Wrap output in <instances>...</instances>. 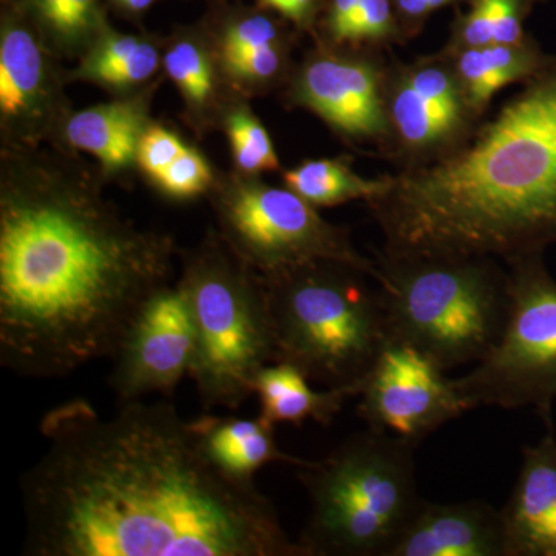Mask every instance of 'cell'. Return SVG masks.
I'll return each instance as SVG.
<instances>
[{
	"label": "cell",
	"mask_w": 556,
	"mask_h": 556,
	"mask_svg": "<svg viewBox=\"0 0 556 556\" xmlns=\"http://www.w3.org/2000/svg\"><path fill=\"white\" fill-rule=\"evenodd\" d=\"M223 223L240 260L262 276L305 263H345L378 281V260L354 248L346 230L329 225L292 189L248 185L223 201Z\"/></svg>",
	"instance_id": "9c48e42d"
},
{
	"label": "cell",
	"mask_w": 556,
	"mask_h": 556,
	"mask_svg": "<svg viewBox=\"0 0 556 556\" xmlns=\"http://www.w3.org/2000/svg\"><path fill=\"white\" fill-rule=\"evenodd\" d=\"M262 2L303 27L313 21L320 0H262Z\"/></svg>",
	"instance_id": "d6a6232c"
},
{
	"label": "cell",
	"mask_w": 556,
	"mask_h": 556,
	"mask_svg": "<svg viewBox=\"0 0 556 556\" xmlns=\"http://www.w3.org/2000/svg\"><path fill=\"white\" fill-rule=\"evenodd\" d=\"M361 0H331L329 5L327 27L329 36L336 43L342 46L343 36L350 27Z\"/></svg>",
	"instance_id": "1f68e13d"
},
{
	"label": "cell",
	"mask_w": 556,
	"mask_h": 556,
	"mask_svg": "<svg viewBox=\"0 0 556 556\" xmlns=\"http://www.w3.org/2000/svg\"><path fill=\"white\" fill-rule=\"evenodd\" d=\"M345 263H305L262 276L274 362L327 388L362 391L390 334L378 283Z\"/></svg>",
	"instance_id": "277c9868"
},
{
	"label": "cell",
	"mask_w": 556,
	"mask_h": 556,
	"mask_svg": "<svg viewBox=\"0 0 556 556\" xmlns=\"http://www.w3.org/2000/svg\"><path fill=\"white\" fill-rule=\"evenodd\" d=\"M208 459L230 477L254 481L255 473L269 464L300 467L306 459L288 455L278 447L274 426L257 419L203 415L190 422Z\"/></svg>",
	"instance_id": "2e32d148"
},
{
	"label": "cell",
	"mask_w": 556,
	"mask_h": 556,
	"mask_svg": "<svg viewBox=\"0 0 556 556\" xmlns=\"http://www.w3.org/2000/svg\"><path fill=\"white\" fill-rule=\"evenodd\" d=\"M170 241L79 197L21 193L0 215V365L22 378L112 358L167 287Z\"/></svg>",
	"instance_id": "7a4b0ae2"
},
{
	"label": "cell",
	"mask_w": 556,
	"mask_h": 556,
	"mask_svg": "<svg viewBox=\"0 0 556 556\" xmlns=\"http://www.w3.org/2000/svg\"><path fill=\"white\" fill-rule=\"evenodd\" d=\"M404 39L415 38L422 30L431 14L445 7L457 5L466 0H391Z\"/></svg>",
	"instance_id": "4dcf8cb0"
},
{
	"label": "cell",
	"mask_w": 556,
	"mask_h": 556,
	"mask_svg": "<svg viewBox=\"0 0 556 556\" xmlns=\"http://www.w3.org/2000/svg\"><path fill=\"white\" fill-rule=\"evenodd\" d=\"M233 75L241 76L249 80H268L276 78L278 72L283 67V51L280 42L270 43L254 50L240 60L226 65Z\"/></svg>",
	"instance_id": "f546056e"
},
{
	"label": "cell",
	"mask_w": 556,
	"mask_h": 556,
	"mask_svg": "<svg viewBox=\"0 0 556 556\" xmlns=\"http://www.w3.org/2000/svg\"><path fill=\"white\" fill-rule=\"evenodd\" d=\"M506 556H556V434L522 452L514 492L501 510Z\"/></svg>",
	"instance_id": "5bb4252c"
},
{
	"label": "cell",
	"mask_w": 556,
	"mask_h": 556,
	"mask_svg": "<svg viewBox=\"0 0 556 556\" xmlns=\"http://www.w3.org/2000/svg\"><path fill=\"white\" fill-rule=\"evenodd\" d=\"M98 0H39L46 21L67 39L80 38L93 28Z\"/></svg>",
	"instance_id": "4316f807"
},
{
	"label": "cell",
	"mask_w": 556,
	"mask_h": 556,
	"mask_svg": "<svg viewBox=\"0 0 556 556\" xmlns=\"http://www.w3.org/2000/svg\"><path fill=\"white\" fill-rule=\"evenodd\" d=\"M278 42H280V31L268 17L252 16L237 22L223 39L225 64L228 65L254 50Z\"/></svg>",
	"instance_id": "83f0119b"
},
{
	"label": "cell",
	"mask_w": 556,
	"mask_h": 556,
	"mask_svg": "<svg viewBox=\"0 0 556 556\" xmlns=\"http://www.w3.org/2000/svg\"><path fill=\"white\" fill-rule=\"evenodd\" d=\"M21 478L30 556H305L254 481L215 466L167 401L102 417L83 399L40 422Z\"/></svg>",
	"instance_id": "6da1fadb"
},
{
	"label": "cell",
	"mask_w": 556,
	"mask_h": 556,
	"mask_svg": "<svg viewBox=\"0 0 556 556\" xmlns=\"http://www.w3.org/2000/svg\"><path fill=\"white\" fill-rule=\"evenodd\" d=\"M447 56L468 108L478 121L484 119L501 90L526 83L552 60L530 35L522 42L486 43Z\"/></svg>",
	"instance_id": "9a60e30c"
},
{
	"label": "cell",
	"mask_w": 556,
	"mask_h": 556,
	"mask_svg": "<svg viewBox=\"0 0 556 556\" xmlns=\"http://www.w3.org/2000/svg\"><path fill=\"white\" fill-rule=\"evenodd\" d=\"M388 64L378 53L320 51L295 79V102L343 137L390 149L386 86Z\"/></svg>",
	"instance_id": "7c38bea8"
},
{
	"label": "cell",
	"mask_w": 556,
	"mask_h": 556,
	"mask_svg": "<svg viewBox=\"0 0 556 556\" xmlns=\"http://www.w3.org/2000/svg\"><path fill=\"white\" fill-rule=\"evenodd\" d=\"M394 257L507 262L556 244V56L447 155L368 201Z\"/></svg>",
	"instance_id": "3957f363"
},
{
	"label": "cell",
	"mask_w": 556,
	"mask_h": 556,
	"mask_svg": "<svg viewBox=\"0 0 556 556\" xmlns=\"http://www.w3.org/2000/svg\"><path fill=\"white\" fill-rule=\"evenodd\" d=\"M185 150L186 146L170 131L161 129V127H150L139 139L137 156L142 169L156 178Z\"/></svg>",
	"instance_id": "f1b7e54d"
},
{
	"label": "cell",
	"mask_w": 556,
	"mask_h": 556,
	"mask_svg": "<svg viewBox=\"0 0 556 556\" xmlns=\"http://www.w3.org/2000/svg\"><path fill=\"white\" fill-rule=\"evenodd\" d=\"M159 68V51L134 36L102 39L80 65V76L115 87L134 86Z\"/></svg>",
	"instance_id": "7402d4cb"
},
{
	"label": "cell",
	"mask_w": 556,
	"mask_h": 556,
	"mask_svg": "<svg viewBox=\"0 0 556 556\" xmlns=\"http://www.w3.org/2000/svg\"><path fill=\"white\" fill-rule=\"evenodd\" d=\"M43 61L30 33L11 28L0 42V108L17 116L31 108L42 90Z\"/></svg>",
	"instance_id": "44dd1931"
},
{
	"label": "cell",
	"mask_w": 556,
	"mask_h": 556,
	"mask_svg": "<svg viewBox=\"0 0 556 556\" xmlns=\"http://www.w3.org/2000/svg\"><path fill=\"white\" fill-rule=\"evenodd\" d=\"M417 442L367 428L320 460L298 467L309 518L298 543L305 556H388L415 517Z\"/></svg>",
	"instance_id": "5b68a950"
},
{
	"label": "cell",
	"mask_w": 556,
	"mask_h": 556,
	"mask_svg": "<svg viewBox=\"0 0 556 556\" xmlns=\"http://www.w3.org/2000/svg\"><path fill=\"white\" fill-rule=\"evenodd\" d=\"M467 10L457 11L448 42L442 53L475 49L486 43H518L529 38L525 25L543 0H466Z\"/></svg>",
	"instance_id": "d6986e66"
},
{
	"label": "cell",
	"mask_w": 556,
	"mask_h": 556,
	"mask_svg": "<svg viewBox=\"0 0 556 556\" xmlns=\"http://www.w3.org/2000/svg\"><path fill=\"white\" fill-rule=\"evenodd\" d=\"M254 394L260 401V417L270 426L288 422L300 427L306 420H314L328 427L348 399L358 397L361 390L343 387L316 391L302 369L285 362H273L260 369L254 380Z\"/></svg>",
	"instance_id": "e0dca14e"
},
{
	"label": "cell",
	"mask_w": 556,
	"mask_h": 556,
	"mask_svg": "<svg viewBox=\"0 0 556 556\" xmlns=\"http://www.w3.org/2000/svg\"><path fill=\"white\" fill-rule=\"evenodd\" d=\"M394 42H405L391 0H361L342 43L382 49Z\"/></svg>",
	"instance_id": "603a6c76"
},
{
	"label": "cell",
	"mask_w": 556,
	"mask_h": 556,
	"mask_svg": "<svg viewBox=\"0 0 556 556\" xmlns=\"http://www.w3.org/2000/svg\"><path fill=\"white\" fill-rule=\"evenodd\" d=\"M544 252L507 260L506 328L475 368L455 379L471 409L532 407L552 426L556 401V281Z\"/></svg>",
	"instance_id": "ba28073f"
},
{
	"label": "cell",
	"mask_w": 556,
	"mask_h": 556,
	"mask_svg": "<svg viewBox=\"0 0 556 556\" xmlns=\"http://www.w3.org/2000/svg\"><path fill=\"white\" fill-rule=\"evenodd\" d=\"M179 287L195 332L189 378L201 404L239 409L276 356L262 276L207 248L189 263Z\"/></svg>",
	"instance_id": "52a82bcc"
},
{
	"label": "cell",
	"mask_w": 556,
	"mask_h": 556,
	"mask_svg": "<svg viewBox=\"0 0 556 556\" xmlns=\"http://www.w3.org/2000/svg\"><path fill=\"white\" fill-rule=\"evenodd\" d=\"M155 181L169 195L189 199L206 190L211 182V170L199 152L186 148L166 170L161 172Z\"/></svg>",
	"instance_id": "484cf974"
},
{
	"label": "cell",
	"mask_w": 556,
	"mask_h": 556,
	"mask_svg": "<svg viewBox=\"0 0 556 556\" xmlns=\"http://www.w3.org/2000/svg\"><path fill=\"white\" fill-rule=\"evenodd\" d=\"M193 350L188 299L179 285L163 288L142 306L110 358L109 386L119 404L155 393L172 396L189 376Z\"/></svg>",
	"instance_id": "8fae6325"
},
{
	"label": "cell",
	"mask_w": 556,
	"mask_h": 556,
	"mask_svg": "<svg viewBox=\"0 0 556 556\" xmlns=\"http://www.w3.org/2000/svg\"><path fill=\"white\" fill-rule=\"evenodd\" d=\"M388 556H506L501 510L479 500H424Z\"/></svg>",
	"instance_id": "4fadbf2b"
},
{
	"label": "cell",
	"mask_w": 556,
	"mask_h": 556,
	"mask_svg": "<svg viewBox=\"0 0 556 556\" xmlns=\"http://www.w3.org/2000/svg\"><path fill=\"white\" fill-rule=\"evenodd\" d=\"M445 372L419 348L388 338L362 386L358 416L369 428L419 444L471 409Z\"/></svg>",
	"instance_id": "30bf717a"
},
{
	"label": "cell",
	"mask_w": 556,
	"mask_h": 556,
	"mask_svg": "<svg viewBox=\"0 0 556 556\" xmlns=\"http://www.w3.org/2000/svg\"><path fill=\"white\" fill-rule=\"evenodd\" d=\"M285 182L314 207H328L356 200L368 203L386 192L388 175L369 179L340 160H308L288 170Z\"/></svg>",
	"instance_id": "ffe728a7"
},
{
	"label": "cell",
	"mask_w": 556,
	"mask_h": 556,
	"mask_svg": "<svg viewBox=\"0 0 556 556\" xmlns=\"http://www.w3.org/2000/svg\"><path fill=\"white\" fill-rule=\"evenodd\" d=\"M233 156L241 169L247 172L277 170L276 150L265 127L247 110L232 113L228 119Z\"/></svg>",
	"instance_id": "cb8c5ba5"
},
{
	"label": "cell",
	"mask_w": 556,
	"mask_h": 556,
	"mask_svg": "<svg viewBox=\"0 0 556 556\" xmlns=\"http://www.w3.org/2000/svg\"><path fill=\"white\" fill-rule=\"evenodd\" d=\"M388 334L419 348L445 371L478 364L508 317L507 266L492 257H394L379 251Z\"/></svg>",
	"instance_id": "8992f818"
},
{
	"label": "cell",
	"mask_w": 556,
	"mask_h": 556,
	"mask_svg": "<svg viewBox=\"0 0 556 556\" xmlns=\"http://www.w3.org/2000/svg\"><path fill=\"white\" fill-rule=\"evenodd\" d=\"M124 5L129 7L131 10H144L148 9L153 0H121Z\"/></svg>",
	"instance_id": "836d02e7"
},
{
	"label": "cell",
	"mask_w": 556,
	"mask_h": 556,
	"mask_svg": "<svg viewBox=\"0 0 556 556\" xmlns=\"http://www.w3.org/2000/svg\"><path fill=\"white\" fill-rule=\"evenodd\" d=\"M167 73L192 104L203 105L212 93V68L206 54L195 43L179 42L167 53Z\"/></svg>",
	"instance_id": "d4e9b609"
},
{
	"label": "cell",
	"mask_w": 556,
	"mask_h": 556,
	"mask_svg": "<svg viewBox=\"0 0 556 556\" xmlns=\"http://www.w3.org/2000/svg\"><path fill=\"white\" fill-rule=\"evenodd\" d=\"M141 113L129 102H113L76 113L65 127L75 148L93 153L110 169L126 167L138 155Z\"/></svg>",
	"instance_id": "ac0fdd59"
}]
</instances>
